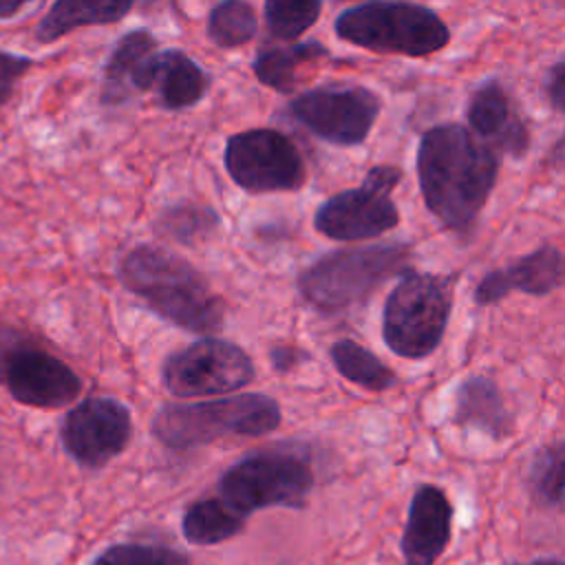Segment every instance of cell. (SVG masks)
Segmentation results:
<instances>
[{"instance_id":"33","label":"cell","mask_w":565,"mask_h":565,"mask_svg":"<svg viewBox=\"0 0 565 565\" xmlns=\"http://www.w3.org/2000/svg\"><path fill=\"white\" fill-rule=\"evenodd\" d=\"M505 565H565V561L561 556H536L530 561H514V563H505Z\"/></svg>"},{"instance_id":"30","label":"cell","mask_w":565,"mask_h":565,"mask_svg":"<svg viewBox=\"0 0 565 565\" xmlns=\"http://www.w3.org/2000/svg\"><path fill=\"white\" fill-rule=\"evenodd\" d=\"M543 93L556 113L565 110V60L563 57H558L547 68V75L543 82Z\"/></svg>"},{"instance_id":"16","label":"cell","mask_w":565,"mask_h":565,"mask_svg":"<svg viewBox=\"0 0 565 565\" xmlns=\"http://www.w3.org/2000/svg\"><path fill=\"white\" fill-rule=\"evenodd\" d=\"M563 285V252L543 243L534 252L516 258L505 267L490 269L475 287L472 300L477 307H490L501 302L512 291L527 296H550Z\"/></svg>"},{"instance_id":"11","label":"cell","mask_w":565,"mask_h":565,"mask_svg":"<svg viewBox=\"0 0 565 565\" xmlns=\"http://www.w3.org/2000/svg\"><path fill=\"white\" fill-rule=\"evenodd\" d=\"M382 110V99L366 86H316L289 102V115L313 137L351 148L366 141Z\"/></svg>"},{"instance_id":"27","label":"cell","mask_w":565,"mask_h":565,"mask_svg":"<svg viewBox=\"0 0 565 565\" xmlns=\"http://www.w3.org/2000/svg\"><path fill=\"white\" fill-rule=\"evenodd\" d=\"M90 565H194L192 556L163 541H117L99 550Z\"/></svg>"},{"instance_id":"34","label":"cell","mask_w":565,"mask_h":565,"mask_svg":"<svg viewBox=\"0 0 565 565\" xmlns=\"http://www.w3.org/2000/svg\"><path fill=\"white\" fill-rule=\"evenodd\" d=\"M547 159H550V163H554L556 168L563 163V139L558 137L556 141H554V148H552V154H547Z\"/></svg>"},{"instance_id":"12","label":"cell","mask_w":565,"mask_h":565,"mask_svg":"<svg viewBox=\"0 0 565 565\" xmlns=\"http://www.w3.org/2000/svg\"><path fill=\"white\" fill-rule=\"evenodd\" d=\"M0 384L13 402L42 411L64 408L82 393V377L24 329L0 360Z\"/></svg>"},{"instance_id":"2","label":"cell","mask_w":565,"mask_h":565,"mask_svg":"<svg viewBox=\"0 0 565 565\" xmlns=\"http://www.w3.org/2000/svg\"><path fill=\"white\" fill-rule=\"evenodd\" d=\"M117 278L152 313L188 333L216 338L225 327V300L190 260L168 247L135 245L121 256Z\"/></svg>"},{"instance_id":"7","label":"cell","mask_w":565,"mask_h":565,"mask_svg":"<svg viewBox=\"0 0 565 565\" xmlns=\"http://www.w3.org/2000/svg\"><path fill=\"white\" fill-rule=\"evenodd\" d=\"M452 280L413 267L399 274L382 309V338L395 355L424 360L439 349L452 313Z\"/></svg>"},{"instance_id":"21","label":"cell","mask_w":565,"mask_h":565,"mask_svg":"<svg viewBox=\"0 0 565 565\" xmlns=\"http://www.w3.org/2000/svg\"><path fill=\"white\" fill-rule=\"evenodd\" d=\"M247 519L234 512L216 494H205L190 501L181 514V534L190 545L214 547L241 536Z\"/></svg>"},{"instance_id":"19","label":"cell","mask_w":565,"mask_h":565,"mask_svg":"<svg viewBox=\"0 0 565 565\" xmlns=\"http://www.w3.org/2000/svg\"><path fill=\"white\" fill-rule=\"evenodd\" d=\"M159 42L148 29H130L126 31L108 53V60L102 71V106H121L132 95V79L139 73L141 64L148 55L157 51Z\"/></svg>"},{"instance_id":"22","label":"cell","mask_w":565,"mask_h":565,"mask_svg":"<svg viewBox=\"0 0 565 565\" xmlns=\"http://www.w3.org/2000/svg\"><path fill=\"white\" fill-rule=\"evenodd\" d=\"M320 57H329V49L318 40H307L298 44L285 46H260L252 62V71L256 79L276 90V93H294L298 86V68L311 64Z\"/></svg>"},{"instance_id":"10","label":"cell","mask_w":565,"mask_h":565,"mask_svg":"<svg viewBox=\"0 0 565 565\" xmlns=\"http://www.w3.org/2000/svg\"><path fill=\"white\" fill-rule=\"evenodd\" d=\"M249 353L223 338H199L161 362V384L174 397L223 395L254 382Z\"/></svg>"},{"instance_id":"3","label":"cell","mask_w":565,"mask_h":565,"mask_svg":"<svg viewBox=\"0 0 565 565\" xmlns=\"http://www.w3.org/2000/svg\"><path fill=\"white\" fill-rule=\"evenodd\" d=\"M282 424L280 404L265 393H238L194 404H163L150 435L168 450H192L223 437H265Z\"/></svg>"},{"instance_id":"1","label":"cell","mask_w":565,"mask_h":565,"mask_svg":"<svg viewBox=\"0 0 565 565\" xmlns=\"http://www.w3.org/2000/svg\"><path fill=\"white\" fill-rule=\"evenodd\" d=\"M499 163V154L463 124L430 126L415 157L426 210L448 232L470 236L497 185Z\"/></svg>"},{"instance_id":"13","label":"cell","mask_w":565,"mask_h":565,"mask_svg":"<svg viewBox=\"0 0 565 565\" xmlns=\"http://www.w3.org/2000/svg\"><path fill=\"white\" fill-rule=\"evenodd\" d=\"M132 439L130 408L110 395H88L71 406L60 422L64 452L86 470H102Z\"/></svg>"},{"instance_id":"5","label":"cell","mask_w":565,"mask_h":565,"mask_svg":"<svg viewBox=\"0 0 565 565\" xmlns=\"http://www.w3.org/2000/svg\"><path fill=\"white\" fill-rule=\"evenodd\" d=\"M333 31L353 46L406 57H430L450 42V29L437 11L404 0H371L347 7L333 20Z\"/></svg>"},{"instance_id":"18","label":"cell","mask_w":565,"mask_h":565,"mask_svg":"<svg viewBox=\"0 0 565 565\" xmlns=\"http://www.w3.org/2000/svg\"><path fill=\"white\" fill-rule=\"evenodd\" d=\"M450 422L459 428H472L492 441H505L514 435V415L490 375H468L459 382Z\"/></svg>"},{"instance_id":"14","label":"cell","mask_w":565,"mask_h":565,"mask_svg":"<svg viewBox=\"0 0 565 565\" xmlns=\"http://www.w3.org/2000/svg\"><path fill=\"white\" fill-rule=\"evenodd\" d=\"M455 505L435 483H419L408 501L399 534L402 565H437L452 541Z\"/></svg>"},{"instance_id":"6","label":"cell","mask_w":565,"mask_h":565,"mask_svg":"<svg viewBox=\"0 0 565 565\" xmlns=\"http://www.w3.org/2000/svg\"><path fill=\"white\" fill-rule=\"evenodd\" d=\"M316 488L311 457L289 448L247 452L227 466L216 481V497L249 521L269 508L305 510Z\"/></svg>"},{"instance_id":"29","label":"cell","mask_w":565,"mask_h":565,"mask_svg":"<svg viewBox=\"0 0 565 565\" xmlns=\"http://www.w3.org/2000/svg\"><path fill=\"white\" fill-rule=\"evenodd\" d=\"M33 66V60L13 51L0 49V108L13 97L15 84Z\"/></svg>"},{"instance_id":"8","label":"cell","mask_w":565,"mask_h":565,"mask_svg":"<svg viewBox=\"0 0 565 565\" xmlns=\"http://www.w3.org/2000/svg\"><path fill=\"white\" fill-rule=\"evenodd\" d=\"M404 172L393 163H377L366 170L362 183L329 196L313 214V227L340 243L377 238L399 223L397 205L391 194Z\"/></svg>"},{"instance_id":"26","label":"cell","mask_w":565,"mask_h":565,"mask_svg":"<svg viewBox=\"0 0 565 565\" xmlns=\"http://www.w3.org/2000/svg\"><path fill=\"white\" fill-rule=\"evenodd\" d=\"M258 18L249 2L223 0L214 4L205 20L207 40L218 49H238L254 40Z\"/></svg>"},{"instance_id":"28","label":"cell","mask_w":565,"mask_h":565,"mask_svg":"<svg viewBox=\"0 0 565 565\" xmlns=\"http://www.w3.org/2000/svg\"><path fill=\"white\" fill-rule=\"evenodd\" d=\"M265 26L271 40L294 42L305 35L320 18V0H267L263 7Z\"/></svg>"},{"instance_id":"23","label":"cell","mask_w":565,"mask_h":565,"mask_svg":"<svg viewBox=\"0 0 565 565\" xmlns=\"http://www.w3.org/2000/svg\"><path fill=\"white\" fill-rule=\"evenodd\" d=\"M565 444L561 439L541 446L527 461L523 488L527 499L541 510H563L565 499Z\"/></svg>"},{"instance_id":"4","label":"cell","mask_w":565,"mask_h":565,"mask_svg":"<svg viewBox=\"0 0 565 565\" xmlns=\"http://www.w3.org/2000/svg\"><path fill=\"white\" fill-rule=\"evenodd\" d=\"M408 258L411 245L399 241L333 249L307 265L296 285L316 311H347L364 305L388 278L404 274Z\"/></svg>"},{"instance_id":"25","label":"cell","mask_w":565,"mask_h":565,"mask_svg":"<svg viewBox=\"0 0 565 565\" xmlns=\"http://www.w3.org/2000/svg\"><path fill=\"white\" fill-rule=\"evenodd\" d=\"M329 360L344 380L360 388L382 393L397 384L395 371L384 364L371 349L351 338L335 340L329 347Z\"/></svg>"},{"instance_id":"17","label":"cell","mask_w":565,"mask_h":565,"mask_svg":"<svg viewBox=\"0 0 565 565\" xmlns=\"http://www.w3.org/2000/svg\"><path fill=\"white\" fill-rule=\"evenodd\" d=\"M212 84L210 73L181 49L154 51L137 82V93L154 90L161 108L185 110L196 106Z\"/></svg>"},{"instance_id":"15","label":"cell","mask_w":565,"mask_h":565,"mask_svg":"<svg viewBox=\"0 0 565 565\" xmlns=\"http://www.w3.org/2000/svg\"><path fill=\"white\" fill-rule=\"evenodd\" d=\"M468 130L486 141L499 157L510 154L523 159L530 150L532 135L527 119L501 79L488 77L468 97L466 104Z\"/></svg>"},{"instance_id":"31","label":"cell","mask_w":565,"mask_h":565,"mask_svg":"<svg viewBox=\"0 0 565 565\" xmlns=\"http://www.w3.org/2000/svg\"><path fill=\"white\" fill-rule=\"evenodd\" d=\"M311 360L309 351L291 347V344H276L269 349V362L274 366V371L278 373H289L291 369H296L298 364Z\"/></svg>"},{"instance_id":"20","label":"cell","mask_w":565,"mask_h":565,"mask_svg":"<svg viewBox=\"0 0 565 565\" xmlns=\"http://www.w3.org/2000/svg\"><path fill=\"white\" fill-rule=\"evenodd\" d=\"M130 0H57L35 24V42L53 44L75 29L115 24L132 11Z\"/></svg>"},{"instance_id":"32","label":"cell","mask_w":565,"mask_h":565,"mask_svg":"<svg viewBox=\"0 0 565 565\" xmlns=\"http://www.w3.org/2000/svg\"><path fill=\"white\" fill-rule=\"evenodd\" d=\"M26 7L24 0H0V20L18 15Z\"/></svg>"},{"instance_id":"24","label":"cell","mask_w":565,"mask_h":565,"mask_svg":"<svg viewBox=\"0 0 565 565\" xmlns=\"http://www.w3.org/2000/svg\"><path fill=\"white\" fill-rule=\"evenodd\" d=\"M221 230V216L214 207L196 201H177L159 210L154 232L172 243L196 247Z\"/></svg>"},{"instance_id":"9","label":"cell","mask_w":565,"mask_h":565,"mask_svg":"<svg viewBox=\"0 0 565 565\" xmlns=\"http://www.w3.org/2000/svg\"><path fill=\"white\" fill-rule=\"evenodd\" d=\"M223 166L230 179L249 194L298 192L307 183L302 152L276 128H249L227 137Z\"/></svg>"}]
</instances>
